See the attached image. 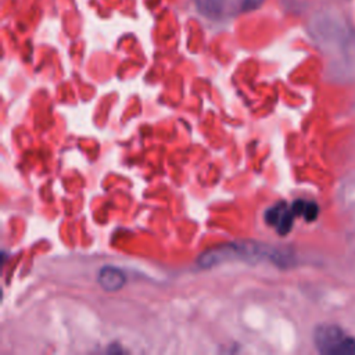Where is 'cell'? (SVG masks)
I'll return each mask as SVG.
<instances>
[{"label": "cell", "mask_w": 355, "mask_h": 355, "mask_svg": "<svg viewBox=\"0 0 355 355\" xmlns=\"http://www.w3.org/2000/svg\"><path fill=\"white\" fill-rule=\"evenodd\" d=\"M315 345L326 355H354L355 338L334 324H322L315 330Z\"/></svg>", "instance_id": "cell-1"}, {"label": "cell", "mask_w": 355, "mask_h": 355, "mask_svg": "<svg viewBox=\"0 0 355 355\" xmlns=\"http://www.w3.org/2000/svg\"><path fill=\"white\" fill-rule=\"evenodd\" d=\"M294 211L284 202H279L269 208L265 214V219L269 225H272L280 234H287L291 230L294 220Z\"/></svg>", "instance_id": "cell-2"}, {"label": "cell", "mask_w": 355, "mask_h": 355, "mask_svg": "<svg viewBox=\"0 0 355 355\" xmlns=\"http://www.w3.org/2000/svg\"><path fill=\"white\" fill-rule=\"evenodd\" d=\"M125 273L115 266H104L98 272V283L107 291H116L125 284Z\"/></svg>", "instance_id": "cell-3"}, {"label": "cell", "mask_w": 355, "mask_h": 355, "mask_svg": "<svg viewBox=\"0 0 355 355\" xmlns=\"http://www.w3.org/2000/svg\"><path fill=\"white\" fill-rule=\"evenodd\" d=\"M291 208L297 215H301L304 216L308 222H312L318 218V214H319V208L318 205L313 202V201H305V200H297L291 204Z\"/></svg>", "instance_id": "cell-4"}, {"label": "cell", "mask_w": 355, "mask_h": 355, "mask_svg": "<svg viewBox=\"0 0 355 355\" xmlns=\"http://www.w3.org/2000/svg\"><path fill=\"white\" fill-rule=\"evenodd\" d=\"M265 0H243V10H254L258 8Z\"/></svg>", "instance_id": "cell-5"}]
</instances>
